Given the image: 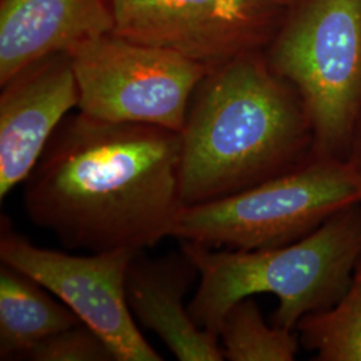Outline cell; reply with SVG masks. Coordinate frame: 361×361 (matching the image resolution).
Masks as SVG:
<instances>
[{
  "mask_svg": "<svg viewBox=\"0 0 361 361\" xmlns=\"http://www.w3.org/2000/svg\"><path fill=\"white\" fill-rule=\"evenodd\" d=\"M180 133L80 113L54 133L27 178L23 207L73 249L143 252L171 237L183 209Z\"/></svg>",
  "mask_w": 361,
  "mask_h": 361,
  "instance_id": "1",
  "label": "cell"
},
{
  "mask_svg": "<svg viewBox=\"0 0 361 361\" xmlns=\"http://www.w3.org/2000/svg\"><path fill=\"white\" fill-rule=\"evenodd\" d=\"M180 141L183 207L241 193L314 157L313 129L298 92L256 51L207 73Z\"/></svg>",
  "mask_w": 361,
  "mask_h": 361,
  "instance_id": "2",
  "label": "cell"
},
{
  "mask_svg": "<svg viewBox=\"0 0 361 361\" xmlns=\"http://www.w3.org/2000/svg\"><path fill=\"white\" fill-rule=\"evenodd\" d=\"M200 271L188 310L200 328L219 336L226 310L261 293L279 298L273 325L296 331L310 313L334 307L344 296L361 258V205L337 212L307 237L258 250L216 249L180 241Z\"/></svg>",
  "mask_w": 361,
  "mask_h": 361,
  "instance_id": "3",
  "label": "cell"
},
{
  "mask_svg": "<svg viewBox=\"0 0 361 361\" xmlns=\"http://www.w3.org/2000/svg\"><path fill=\"white\" fill-rule=\"evenodd\" d=\"M355 204H360V192L348 161L314 155L241 193L183 207L171 237L216 249L279 247L307 237Z\"/></svg>",
  "mask_w": 361,
  "mask_h": 361,
  "instance_id": "4",
  "label": "cell"
},
{
  "mask_svg": "<svg viewBox=\"0 0 361 361\" xmlns=\"http://www.w3.org/2000/svg\"><path fill=\"white\" fill-rule=\"evenodd\" d=\"M268 62L305 106L314 155L348 161L361 122V0H308Z\"/></svg>",
  "mask_w": 361,
  "mask_h": 361,
  "instance_id": "5",
  "label": "cell"
},
{
  "mask_svg": "<svg viewBox=\"0 0 361 361\" xmlns=\"http://www.w3.org/2000/svg\"><path fill=\"white\" fill-rule=\"evenodd\" d=\"M80 113L98 121L182 133L194 92L210 68L180 52L135 43L114 32L67 52Z\"/></svg>",
  "mask_w": 361,
  "mask_h": 361,
  "instance_id": "6",
  "label": "cell"
},
{
  "mask_svg": "<svg viewBox=\"0 0 361 361\" xmlns=\"http://www.w3.org/2000/svg\"><path fill=\"white\" fill-rule=\"evenodd\" d=\"M140 252L126 249L75 256L34 245L1 219L0 259L23 271L73 310L104 338L116 361H161L143 337L126 297L130 262Z\"/></svg>",
  "mask_w": 361,
  "mask_h": 361,
  "instance_id": "7",
  "label": "cell"
},
{
  "mask_svg": "<svg viewBox=\"0 0 361 361\" xmlns=\"http://www.w3.org/2000/svg\"><path fill=\"white\" fill-rule=\"evenodd\" d=\"M277 0H110L114 34L162 47L210 70L255 51Z\"/></svg>",
  "mask_w": 361,
  "mask_h": 361,
  "instance_id": "8",
  "label": "cell"
},
{
  "mask_svg": "<svg viewBox=\"0 0 361 361\" xmlns=\"http://www.w3.org/2000/svg\"><path fill=\"white\" fill-rule=\"evenodd\" d=\"M0 200L26 182L66 114L79 104L67 52L28 66L1 85Z\"/></svg>",
  "mask_w": 361,
  "mask_h": 361,
  "instance_id": "9",
  "label": "cell"
},
{
  "mask_svg": "<svg viewBox=\"0 0 361 361\" xmlns=\"http://www.w3.org/2000/svg\"><path fill=\"white\" fill-rule=\"evenodd\" d=\"M200 271L182 249L158 258L137 253L126 274V297L133 316L155 332L180 361L225 360L219 336L194 323L185 297Z\"/></svg>",
  "mask_w": 361,
  "mask_h": 361,
  "instance_id": "10",
  "label": "cell"
},
{
  "mask_svg": "<svg viewBox=\"0 0 361 361\" xmlns=\"http://www.w3.org/2000/svg\"><path fill=\"white\" fill-rule=\"evenodd\" d=\"M114 32L104 0H1L0 85L54 54Z\"/></svg>",
  "mask_w": 361,
  "mask_h": 361,
  "instance_id": "11",
  "label": "cell"
},
{
  "mask_svg": "<svg viewBox=\"0 0 361 361\" xmlns=\"http://www.w3.org/2000/svg\"><path fill=\"white\" fill-rule=\"evenodd\" d=\"M34 279L7 264L0 268V360L26 359L43 338L82 323Z\"/></svg>",
  "mask_w": 361,
  "mask_h": 361,
  "instance_id": "12",
  "label": "cell"
},
{
  "mask_svg": "<svg viewBox=\"0 0 361 361\" xmlns=\"http://www.w3.org/2000/svg\"><path fill=\"white\" fill-rule=\"evenodd\" d=\"M219 337L225 360L231 361H292L301 344L297 331L265 323L252 296L226 310Z\"/></svg>",
  "mask_w": 361,
  "mask_h": 361,
  "instance_id": "13",
  "label": "cell"
},
{
  "mask_svg": "<svg viewBox=\"0 0 361 361\" xmlns=\"http://www.w3.org/2000/svg\"><path fill=\"white\" fill-rule=\"evenodd\" d=\"M301 345L317 361H361V258L344 296L297 324Z\"/></svg>",
  "mask_w": 361,
  "mask_h": 361,
  "instance_id": "14",
  "label": "cell"
},
{
  "mask_svg": "<svg viewBox=\"0 0 361 361\" xmlns=\"http://www.w3.org/2000/svg\"><path fill=\"white\" fill-rule=\"evenodd\" d=\"M32 361H116L101 336L80 323L39 341L26 356Z\"/></svg>",
  "mask_w": 361,
  "mask_h": 361,
  "instance_id": "15",
  "label": "cell"
},
{
  "mask_svg": "<svg viewBox=\"0 0 361 361\" xmlns=\"http://www.w3.org/2000/svg\"><path fill=\"white\" fill-rule=\"evenodd\" d=\"M348 162L350 164L352 169H353L355 177H356V180H357V185H359L361 205V122L360 126L357 129V133H356L355 141H353V146H352V150H350Z\"/></svg>",
  "mask_w": 361,
  "mask_h": 361,
  "instance_id": "16",
  "label": "cell"
},
{
  "mask_svg": "<svg viewBox=\"0 0 361 361\" xmlns=\"http://www.w3.org/2000/svg\"><path fill=\"white\" fill-rule=\"evenodd\" d=\"M277 1H281V3H284V1H290V0H277Z\"/></svg>",
  "mask_w": 361,
  "mask_h": 361,
  "instance_id": "17",
  "label": "cell"
}]
</instances>
